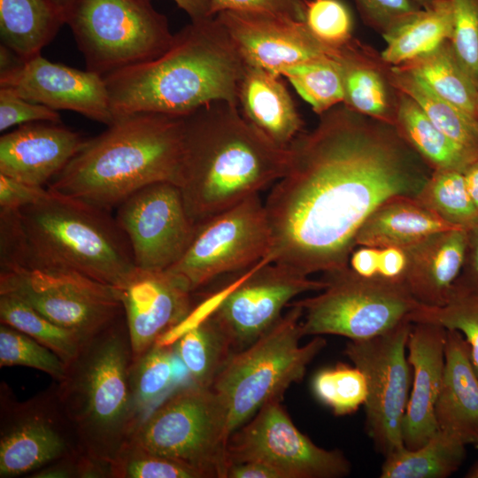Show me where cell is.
Here are the masks:
<instances>
[{
    "label": "cell",
    "instance_id": "3",
    "mask_svg": "<svg viewBox=\"0 0 478 478\" xmlns=\"http://www.w3.org/2000/svg\"><path fill=\"white\" fill-rule=\"evenodd\" d=\"M108 212L49 189L32 204L0 209V267L66 270L120 287L136 266Z\"/></svg>",
    "mask_w": 478,
    "mask_h": 478
},
{
    "label": "cell",
    "instance_id": "14",
    "mask_svg": "<svg viewBox=\"0 0 478 478\" xmlns=\"http://www.w3.org/2000/svg\"><path fill=\"white\" fill-rule=\"evenodd\" d=\"M412 325L406 320L383 335L349 340L344 349L365 374L366 432L384 457L405 446L402 427L412 383L406 346Z\"/></svg>",
    "mask_w": 478,
    "mask_h": 478
},
{
    "label": "cell",
    "instance_id": "32",
    "mask_svg": "<svg viewBox=\"0 0 478 478\" xmlns=\"http://www.w3.org/2000/svg\"><path fill=\"white\" fill-rule=\"evenodd\" d=\"M190 383L210 388L236 350L222 324L211 313L185 330L173 343Z\"/></svg>",
    "mask_w": 478,
    "mask_h": 478
},
{
    "label": "cell",
    "instance_id": "46",
    "mask_svg": "<svg viewBox=\"0 0 478 478\" xmlns=\"http://www.w3.org/2000/svg\"><path fill=\"white\" fill-rule=\"evenodd\" d=\"M30 478H112L111 464L81 451L56 460L29 475Z\"/></svg>",
    "mask_w": 478,
    "mask_h": 478
},
{
    "label": "cell",
    "instance_id": "1",
    "mask_svg": "<svg viewBox=\"0 0 478 478\" xmlns=\"http://www.w3.org/2000/svg\"><path fill=\"white\" fill-rule=\"evenodd\" d=\"M288 149L286 172L264 202L266 259L307 276L347 266L367 217L389 198L416 197L433 171L395 126L345 105Z\"/></svg>",
    "mask_w": 478,
    "mask_h": 478
},
{
    "label": "cell",
    "instance_id": "31",
    "mask_svg": "<svg viewBox=\"0 0 478 478\" xmlns=\"http://www.w3.org/2000/svg\"><path fill=\"white\" fill-rule=\"evenodd\" d=\"M189 382L173 343H155L133 361L130 385L138 425L173 391Z\"/></svg>",
    "mask_w": 478,
    "mask_h": 478
},
{
    "label": "cell",
    "instance_id": "38",
    "mask_svg": "<svg viewBox=\"0 0 478 478\" xmlns=\"http://www.w3.org/2000/svg\"><path fill=\"white\" fill-rule=\"evenodd\" d=\"M299 96L322 115L343 102V85L337 61L322 58L301 62L281 70Z\"/></svg>",
    "mask_w": 478,
    "mask_h": 478
},
{
    "label": "cell",
    "instance_id": "18",
    "mask_svg": "<svg viewBox=\"0 0 478 478\" xmlns=\"http://www.w3.org/2000/svg\"><path fill=\"white\" fill-rule=\"evenodd\" d=\"M0 88L53 110L78 112L109 126L114 121L104 77L44 58L23 60L0 47Z\"/></svg>",
    "mask_w": 478,
    "mask_h": 478
},
{
    "label": "cell",
    "instance_id": "36",
    "mask_svg": "<svg viewBox=\"0 0 478 478\" xmlns=\"http://www.w3.org/2000/svg\"><path fill=\"white\" fill-rule=\"evenodd\" d=\"M0 321L52 351L66 366L78 355L87 340L79 333L55 324L10 294H0Z\"/></svg>",
    "mask_w": 478,
    "mask_h": 478
},
{
    "label": "cell",
    "instance_id": "24",
    "mask_svg": "<svg viewBox=\"0 0 478 478\" xmlns=\"http://www.w3.org/2000/svg\"><path fill=\"white\" fill-rule=\"evenodd\" d=\"M467 230L449 229L405 247L408 266L405 285L426 306L444 305L463 267Z\"/></svg>",
    "mask_w": 478,
    "mask_h": 478
},
{
    "label": "cell",
    "instance_id": "47",
    "mask_svg": "<svg viewBox=\"0 0 478 478\" xmlns=\"http://www.w3.org/2000/svg\"><path fill=\"white\" fill-rule=\"evenodd\" d=\"M363 21L382 35L421 9L412 0H353Z\"/></svg>",
    "mask_w": 478,
    "mask_h": 478
},
{
    "label": "cell",
    "instance_id": "49",
    "mask_svg": "<svg viewBox=\"0 0 478 478\" xmlns=\"http://www.w3.org/2000/svg\"><path fill=\"white\" fill-rule=\"evenodd\" d=\"M48 189L0 174V209L16 211L45 196Z\"/></svg>",
    "mask_w": 478,
    "mask_h": 478
},
{
    "label": "cell",
    "instance_id": "59",
    "mask_svg": "<svg viewBox=\"0 0 478 478\" xmlns=\"http://www.w3.org/2000/svg\"><path fill=\"white\" fill-rule=\"evenodd\" d=\"M477 117H478V101H477Z\"/></svg>",
    "mask_w": 478,
    "mask_h": 478
},
{
    "label": "cell",
    "instance_id": "34",
    "mask_svg": "<svg viewBox=\"0 0 478 478\" xmlns=\"http://www.w3.org/2000/svg\"><path fill=\"white\" fill-rule=\"evenodd\" d=\"M466 445L437 429L423 445L405 446L384 457L381 478H446L464 462Z\"/></svg>",
    "mask_w": 478,
    "mask_h": 478
},
{
    "label": "cell",
    "instance_id": "13",
    "mask_svg": "<svg viewBox=\"0 0 478 478\" xmlns=\"http://www.w3.org/2000/svg\"><path fill=\"white\" fill-rule=\"evenodd\" d=\"M81 451L56 383L19 401L6 382H1L0 478L29 477L45 466Z\"/></svg>",
    "mask_w": 478,
    "mask_h": 478
},
{
    "label": "cell",
    "instance_id": "12",
    "mask_svg": "<svg viewBox=\"0 0 478 478\" xmlns=\"http://www.w3.org/2000/svg\"><path fill=\"white\" fill-rule=\"evenodd\" d=\"M0 294L19 297L50 321L85 339L124 315L117 288L66 270L0 267Z\"/></svg>",
    "mask_w": 478,
    "mask_h": 478
},
{
    "label": "cell",
    "instance_id": "17",
    "mask_svg": "<svg viewBox=\"0 0 478 478\" xmlns=\"http://www.w3.org/2000/svg\"><path fill=\"white\" fill-rule=\"evenodd\" d=\"M327 283L290 267L262 260L227 289L212 314L242 350L266 332L297 296L321 291Z\"/></svg>",
    "mask_w": 478,
    "mask_h": 478
},
{
    "label": "cell",
    "instance_id": "43",
    "mask_svg": "<svg viewBox=\"0 0 478 478\" xmlns=\"http://www.w3.org/2000/svg\"><path fill=\"white\" fill-rule=\"evenodd\" d=\"M302 20L313 37L328 48L337 50L353 39L352 16L342 0H305Z\"/></svg>",
    "mask_w": 478,
    "mask_h": 478
},
{
    "label": "cell",
    "instance_id": "9",
    "mask_svg": "<svg viewBox=\"0 0 478 478\" xmlns=\"http://www.w3.org/2000/svg\"><path fill=\"white\" fill-rule=\"evenodd\" d=\"M64 9L86 70L102 77L157 58L173 38L151 0H70Z\"/></svg>",
    "mask_w": 478,
    "mask_h": 478
},
{
    "label": "cell",
    "instance_id": "40",
    "mask_svg": "<svg viewBox=\"0 0 478 478\" xmlns=\"http://www.w3.org/2000/svg\"><path fill=\"white\" fill-rule=\"evenodd\" d=\"M414 322H428L455 329L466 339L472 364L478 374V295L452 291L442 306L420 305L409 316Z\"/></svg>",
    "mask_w": 478,
    "mask_h": 478
},
{
    "label": "cell",
    "instance_id": "23",
    "mask_svg": "<svg viewBox=\"0 0 478 478\" xmlns=\"http://www.w3.org/2000/svg\"><path fill=\"white\" fill-rule=\"evenodd\" d=\"M438 429L478 448V374L461 333L446 328L444 366L435 407Z\"/></svg>",
    "mask_w": 478,
    "mask_h": 478
},
{
    "label": "cell",
    "instance_id": "4",
    "mask_svg": "<svg viewBox=\"0 0 478 478\" xmlns=\"http://www.w3.org/2000/svg\"><path fill=\"white\" fill-rule=\"evenodd\" d=\"M178 186L197 224L257 194L285 173L289 149L261 134L226 101H212L183 116Z\"/></svg>",
    "mask_w": 478,
    "mask_h": 478
},
{
    "label": "cell",
    "instance_id": "21",
    "mask_svg": "<svg viewBox=\"0 0 478 478\" xmlns=\"http://www.w3.org/2000/svg\"><path fill=\"white\" fill-rule=\"evenodd\" d=\"M85 141L61 123L20 125L0 138V174L43 187L66 167Z\"/></svg>",
    "mask_w": 478,
    "mask_h": 478
},
{
    "label": "cell",
    "instance_id": "51",
    "mask_svg": "<svg viewBox=\"0 0 478 478\" xmlns=\"http://www.w3.org/2000/svg\"><path fill=\"white\" fill-rule=\"evenodd\" d=\"M407 266L408 255L405 247L379 248L377 277L405 285Z\"/></svg>",
    "mask_w": 478,
    "mask_h": 478
},
{
    "label": "cell",
    "instance_id": "30",
    "mask_svg": "<svg viewBox=\"0 0 478 478\" xmlns=\"http://www.w3.org/2000/svg\"><path fill=\"white\" fill-rule=\"evenodd\" d=\"M395 127L432 170L464 173L478 159L477 156L442 132L410 96L400 91Z\"/></svg>",
    "mask_w": 478,
    "mask_h": 478
},
{
    "label": "cell",
    "instance_id": "6",
    "mask_svg": "<svg viewBox=\"0 0 478 478\" xmlns=\"http://www.w3.org/2000/svg\"><path fill=\"white\" fill-rule=\"evenodd\" d=\"M132 363L123 315L85 340L56 383L83 450L110 464L138 426L130 385Z\"/></svg>",
    "mask_w": 478,
    "mask_h": 478
},
{
    "label": "cell",
    "instance_id": "16",
    "mask_svg": "<svg viewBox=\"0 0 478 478\" xmlns=\"http://www.w3.org/2000/svg\"><path fill=\"white\" fill-rule=\"evenodd\" d=\"M116 221L126 235L135 266L166 271L183 256L196 230L180 188L170 181L148 185L123 201Z\"/></svg>",
    "mask_w": 478,
    "mask_h": 478
},
{
    "label": "cell",
    "instance_id": "41",
    "mask_svg": "<svg viewBox=\"0 0 478 478\" xmlns=\"http://www.w3.org/2000/svg\"><path fill=\"white\" fill-rule=\"evenodd\" d=\"M112 478H204L197 469L128 439L111 464Z\"/></svg>",
    "mask_w": 478,
    "mask_h": 478
},
{
    "label": "cell",
    "instance_id": "42",
    "mask_svg": "<svg viewBox=\"0 0 478 478\" xmlns=\"http://www.w3.org/2000/svg\"><path fill=\"white\" fill-rule=\"evenodd\" d=\"M23 366L42 371L56 382L65 376L66 365L52 351L25 333L0 325V367Z\"/></svg>",
    "mask_w": 478,
    "mask_h": 478
},
{
    "label": "cell",
    "instance_id": "39",
    "mask_svg": "<svg viewBox=\"0 0 478 478\" xmlns=\"http://www.w3.org/2000/svg\"><path fill=\"white\" fill-rule=\"evenodd\" d=\"M312 390L316 399L336 416L355 412L367 397L363 372L354 365L343 363L319 370L312 378Z\"/></svg>",
    "mask_w": 478,
    "mask_h": 478
},
{
    "label": "cell",
    "instance_id": "11",
    "mask_svg": "<svg viewBox=\"0 0 478 478\" xmlns=\"http://www.w3.org/2000/svg\"><path fill=\"white\" fill-rule=\"evenodd\" d=\"M271 230L258 193L196 224L189 246L167 271L195 293L223 274L246 272L266 259Z\"/></svg>",
    "mask_w": 478,
    "mask_h": 478
},
{
    "label": "cell",
    "instance_id": "58",
    "mask_svg": "<svg viewBox=\"0 0 478 478\" xmlns=\"http://www.w3.org/2000/svg\"><path fill=\"white\" fill-rule=\"evenodd\" d=\"M55 3H57L58 5L65 8V6L69 3L70 0H53Z\"/></svg>",
    "mask_w": 478,
    "mask_h": 478
},
{
    "label": "cell",
    "instance_id": "44",
    "mask_svg": "<svg viewBox=\"0 0 478 478\" xmlns=\"http://www.w3.org/2000/svg\"><path fill=\"white\" fill-rule=\"evenodd\" d=\"M451 3L453 30L450 42L453 53L478 84V0H451Z\"/></svg>",
    "mask_w": 478,
    "mask_h": 478
},
{
    "label": "cell",
    "instance_id": "55",
    "mask_svg": "<svg viewBox=\"0 0 478 478\" xmlns=\"http://www.w3.org/2000/svg\"><path fill=\"white\" fill-rule=\"evenodd\" d=\"M463 173L468 193L478 210V159L474 161Z\"/></svg>",
    "mask_w": 478,
    "mask_h": 478
},
{
    "label": "cell",
    "instance_id": "19",
    "mask_svg": "<svg viewBox=\"0 0 478 478\" xmlns=\"http://www.w3.org/2000/svg\"><path fill=\"white\" fill-rule=\"evenodd\" d=\"M247 66L281 77L282 69L334 57L337 50L320 43L303 20L262 12L224 11L215 15Z\"/></svg>",
    "mask_w": 478,
    "mask_h": 478
},
{
    "label": "cell",
    "instance_id": "27",
    "mask_svg": "<svg viewBox=\"0 0 478 478\" xmlns=\"http://www.w3.org/2000/svg\"><path fill=\"white\" fill-rule=\"evenodd\" d=\"M449 229L456 227L439 218L415 197L397 196L385 200L367 217L355 236V245L406 247Z\"/></svg>",
    "mask_w": 478,
    "mask_h": 478
},
{
    "label": "cell",
    "instance_id": "2",
    "mask_svg": "<svg viewBox=\"0 0 478 478\" xmlns=\"http://www.w3.org/2000/svg\"><path fill=\"white\" fill-rule=\"evenodd\" d=\"M216 16L190 20L157 58L104 77L114 119L136 112L184 116L212 101L238 105L246 69Z\"/></svg>",
    "mask_w": 478,
    "mask_h": 478
},
{
    "label": "cell",
    "instance_id": "33",
    "mask_svg": "<svg viewBox=\"0 0 478 478\" xmlns=\"http://www.w3.org/2000/svg\"><path fill=\"white\" fill-rule=\"evenodd\" d=\"M391 84L410 96L427 117L454 142L478 157V118L465 112L436 94L415 73L391 66Z\"/></svg>",
    "mask_w": 478,
    "mask_h": 478
},
{
    "label": "cell",
    "instance_id": "25",
    "mask_svg": "<svg viewBox=\"0 0 478 478\" xmlns=\"http://www.w3.org/2000/svg\"><path fill=\"white\" fill-rule=\"evenodd\" d=\"M343 85V105L359 114L395 126L399 91L391 84V66L357 40L337 50Z\"/></svg>",
    "mask_w": 478,
    "mask_h": 478
},
{
    "label": "cell",
    "instance_id": "52",
    "mask_svg": "<svg viewBox=\"0 0 478 478\" xmlns=\"http://www.w3.org/2000/svg\"><path fill=\"white\" fill-rule=\"evenodd\" d=\"M379 248L356 246L351 252L347 266L356 274L365 278L377 277Z\"/></svg>",
    "mask_w": 478,
    "mask_h": 478
},
{
    "label": "cell",
    "instance_id": "35",
    "mask_svg": "<svg viewBox=\"0 0 478 478\" xmlns=\"http://www.w3.org/2000/svg\"><path fill=\"white\" fill-rule=\"evenodd\" d=\"M399 66L415 73L443 98L477 117L478 84L458 61L450 40Z\"/></svg>",
    "mask_w": 478,
    "mask_h": 478
},
{
    "label": "cell",
    "instance_id": "54",
    "mask_svg": "<svg viewBox=\"0 0 478 478\" xmlns=\"http://www.w3.org/2000/svg\"><path fill=\"white\" fill-rule=\"evenodd\" d=\"M177 6L183 10L190 18V20H197L211 14V0H173Z\"/></svg>",
    "mask_w": 478,
    "mask_h": 478
},
{
    "label": "cell",
    "instance_id": "10",
    "mask_svg": "<svg viewBox=\"0 0 478 478\" xmlns=\"http://www.w3.org/2000/svg\"><path fill=\"white\" fill-rule=\"evenodd\" d=\"M317 296L292 301L303 309L304 335H336L364 340L408 320L420 304L407 288L379 277L365 278L348 266L323 273Z\"/></svg>",
    "mask_w": 478,
    "mask_h": 478
},
{
    "label": "cell",
    "instance_id": "53",
    "mask_svg": "<svg viewBox=\"0 0 478 478\" xmlns=\"http://www.w3.org/2000/svg\"><path fill=\"white\" fill-rule=\"evenodd\" d=\"M226 478H282L273 466L260 461L232 463L227 466Z\"/></svg>",
    "mask_w": 478,
    "mask_h": 478
},
{
    "label": "cell",
    "instance_id": "28",
    "mask_svg": "<svg viewBox=\"0 0 478 478\" xmlns=\"http://www.w3.org/2000/svg\"><path fill=\"white\" fill-rule=\"evenodd\" d=\"M64 24L65 9L53 0H0L2 44L23 60L41 54Z\"/></svg>",
    "mask_w": 478,
    "mask_h": 478
},
{
    "label": "cell",
    "instance_id": "56",
    "mask_svg": "<svg viewBox=\"0 0 478 478\" xmlns=\"http://www.w3.org/2000/svg\"><path fill=\"white\" fill-rule=\"evenodd\" d=\"M466 478H478V459L470 466L466 473Z\"/></svg>",
    "mask_w": 478,
    "mask_h": 478
},
{
    "label": "cell",
    "instance_id": "7",
    "mask_svg": "<svg viewBox=\"0 0 478 478\" xmlns=\"http://www.w3.org/2000/svg\"><path fill=\"white\" fill-rule=\"evenodd\" d=\"M289 312L248 346L235 352L212 388L228 411L230 436L266 404L281 401L288 388L300 382L307 366L326 346L317 335L305 345L300 339L303 309L290 303Z\"/></svg>",
    "mask_w": 478,
    "mask_h": 478
},
{
    "label": "cell",
    "instance_id": "15",
    "mask_svg": "<svg viewBox=\"0 0 478 478\" xmlns=\"http://www.w3.org/2000/svg\"><path fill=\"white\" fill-rule=\"evenodd\" d=\"M281 402L266 404L230 436L227 466L260 461L276 469L282 478L347 476L351 466L345 455L316 445L295 426Z\"/></svg>",
    "mask_w": 478,
    "mask_h": 478
},
{
    "label": "cell",
    "instance_id": "8",
    "mask_svg": "<svg viewBox=\"0 0 478 478\" xmlns=\"http://www.w3.org/2000/svg\"><path fill=\"white\" fill-rule=\"evenodd\" d=\"M229 437L223 400L212 387L189 382L153 409L130 439L198 470L204 478H226Z\"/></svg>",
    "mask_w": 478,
    "mask_h": 478
},
{
    "label": "cell",
    "instance_id": "37",
    "mask_svg": "<svg viewBox=\"0 0 478 478\" xmlns=\"http://www.w3.org/2000/svg\"><path fill=\"white\" fill-rule=\"evenodd\" d=\"M415 197L456 228L469 230L478 225V210L466 189L463 172L433 170Z\"/></svg>",
    "mask_w": 478,
    "mask_h": 478
},
{
    "label": "cell",
    "instance_id": "57",
    "mask_svg": "<svg viewBox=\"0 0 478 478\" xmlns=\"http://www.w3.org/2000/svg\"><path fill=\"white\" fill-rule=\"evenodd\" d=\"M412 1L421 8H427L432 5L434 3H436L438 0H412Z\"/></svg>",
    "mask_w": 478,
    "mask_h": 478
},
{
    "label": "cell",
    "instance_id": "48",
    "mask_svg": "<svg viewBox=\"0 0 478 478\" xmlns=\"http://www.w3.org/2000/svg\"><path fill=\"white\" fill-rule=\"evenodd\" d=\"M305 0H211V14L224 11L274 13L303 19Z\"/></svg>",
    "mask_w": 478,
    "mask_h": 478
},
{
    "label": "cell",
    "instance_id": "20",
    "mask_svg": "<svg viewBox=\"0 0 478 478\" xmlns=\"http://www.w3.org/2000/svg\"><path fill=\"white\" fill-rule=\"evenodd\" d=\"M133 361L181 326L195 309L193 294L167 271L138 267L117 288Z\"/></svg>",
    "mask_w": 478,
    "mask_h": 478
},
{
    "label": "cell",
    "instance_id": "22",
    "mask_svg": "<svg viewBox=\"0 0 478 478\" xmlns=\"http://www.w3.org/2000/svg\"><path fill=\"white\" fill-rule=\"evenodd\" d=\"M446 328L428 322H414L407 341L412 383L404 416V445L416 449L437 431L435 407L444 366Z\"/></svg>",
    "mask_w": 478,
    "mask_h": 478
},
{
    "label": "cell",
    "instance_id": "26",
    "mask_svg": "<svg viewBox=\"0 0 478 478\" xmlns=\"http://www.w3.org/2000/svg\"><path fill=\"white\" fill-rule=\"evenodd\" d=\"M281 77L246 66L237 90L243 117L275 145L288 148L302 133L303 120Z\"/></svg>",
    "mask_w": 478,
    "mask_h": 478
},
{
    "label": "cell",
    "instance_id": "5",
    "mask_svg": "<svg viewBox=\"0 0 478 478\" xmlns=\"http://www.w3.org/2000/svg\"><path fill=\"white\" fill-rule=\"evenodd\" d=\"M183 131V116L117 117L103 133L86 139L48 189L109 211L148 185H178Z\"/></svg>",
    "mask_w": 478,
    "mask_h": 478
},
{
    "label": "cell",
    "instance_id": "50",
    "mask_svg": "<svg viewBox=\"0 0 478 478\" xmlns=\"http://www.w3.org/2000/svg\"><path fill=\"white\" fill-rule=\"evenodd\" d=\"M452 291L478 295V225L467 230L465 260Z\"/></svg>",
    "mask_w": 478,
    "mask_h": 478
},
{
    "label": "cell",
    "instance_id": "29",
    "mask_svg": "<svg viewBox=\"0 0 478 478\" xmlns=\"http://www.w3.org/2000/svg\"><path fill=\"white\" fill-rule=\"evenodd\" d=\"M452 30L451 0H438L410 14L384 34L386 47L381 57L389 66L403 65L451 40Z\"/></svg>",
    "mask_w": 478,
    "mask_h": 478
},
{
    "label": "cell",
    "instance_id": "45",
    "mask_svg": "<svg viewBox=\"0 0 478 478\" xmlns=\"http://www.w3.org/2000/svg\"><path fill=\"white\" fill-rule=\"evenodd\" d=\"M40 121L61 123V118L56 110L28 101L8 89L0 88L1 132L15 125Z\"/></svg>",
    "mask_w": 478,
    "mask_h": 478
}]
</instances>
